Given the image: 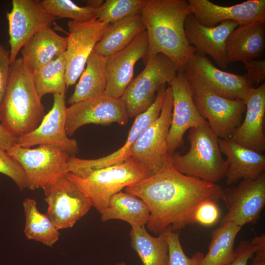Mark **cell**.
<instances>
[{
    "label": "cell",
    "mask_w": 265,
    "mask_h": 265,
    "mask_svg": "<svg viewBox=\"0 0 265 265\" xmlns=\"http://www.w3.org/2000/svg\"><path fill=\"white\" fill-rule=\"evenodd\" d=\"M142 199L150 210L147 227L158 235L168 229L178 231L191 223L203 201L221 200L223 189L216 183L186 175L173 166L169 156L155 174L125 188Z\"/></svg>",
    "instance_id": "1"
},
{
    "label": "cell",
    "mask_w": 265,
    "mask_h": 265,
    "mask_svg": "<svg viewBox=\"0 0 265 265\" xmlns=\"http://www.w3.org/2000/svg\"><path fill=\"white\" fill-rule=\"evenodd\" d=\"M192 14L187 0H143L140 11L148 40L145 60L157 54L168 57L184 70L197 52L186 38L185 23Z\"/></svg>",
    "instance_id": "2"
},
{
    "label": "cell",
    "mask_w": 265,
    "mask_h": 265,
    "mask_svg": "<svg viewBox=\"0 0 265 265\" xmlns=\"http://www.w3.org/2000/svg\"><path fill=\"white\" fill-rule=\"evenodd\" d=\"M45 115L32 73L21 57L11 64L8 86L0 106V124L17 138L36 129Z\"/></svg>",
    "instance_id": "3"
},
{
    "label": "cell",
    "mask_w": 265,
    "mask_h": 265,
    "mask_svg": "<svg viewBox=\"0 0 265 265\" xmlns=\"http://www.w3.org/2000/svg\"><path fill=\"white\" fill-rule=\"evenodd\" d=\"M218 139L208 125L191 128L188 135L190 148L187 153L174 152L169 154V158L179 172L216 183L225 178L227 170Z\"/></svg>",
    "instance_id": "4"
},
{
    "label": "cell",
    "mask_w": 265,
    "mask_h": 265,
    "mask_svg": "<svg viewBox=\"0 0 265 265\" xmlns=\"http://www.w3.org/2000/svg\"><path fill=\"white\" fill-rule=\"evenodd\" d=\"M66 176L89 199L92 207L101 213L113 195L150 175L138 160L130 157L118 164L81 175L68 172Z\"/></svg>",
    "instance_id": "5"
},
{
    "label": "cell",
    "mask_w": 265,
    "mask_h": 265,
    "mask_svg": "<svg viewBox=\"0 0 265 265\" xmlns=\"http://www.w3.org/2000/svg\"><path fill=\"white\" fill-rule=\"evenodd\" d=\"M22 166L27 179V188L42 189L54 184L69 172L71 155L54 146L40 145L35 148L17 143L7 151Z\"/></svg>",
    "instance_id": "6"
},
{
    "label": "cell",
    "mask_w": 265,
    "mask_h": 265,
    "mask_svg": "<svg viewBox=\"0 0 265 265\" xmlns=\"http://www.w3.org/2000/svg\"><path fill=\"white\" fill-rule=\"evenodd\" d=\"M145 61V68L132 80L120 98L129 117H136L146 110L154 102L159 88L169 84L178 71L174 62L161 53Z\"/></svg>",
    "instance_id": "7"
},
{
    "label": "cell",
    "mask_w": 265,
    "mask_h": 265,
    "mask_svg": "<svg viewBox=\"0 0 265 265\" xmlns=\"http://www.w3.org/2000/svg\"><path fill=\"white\" fill-rule=\"evenodd\" d=\"M184 71L191 89L208 91L227 98L243 100L252 88L245 75L219 69L206 55L197 52L188 61Z\"/></svg>",
    "instance_id": "8"
},
{
    "label": "cell",
    "mask_w": 265,
    "mask_h": 265,
    "mask_svg": "<svg viewBox=\"0 0 265 265\" xmlns=\"http://www.w3.org/2000/svg\"><path fill=\"white\" fill-rule=\"evenodd\" d=\"M172 107V92L168 85L159 116L142 132L130 150V157L138 160L150 176L161 168L169 156L167 137Z\"/></svg>",
    "instance_id": "9"
},
{
    "label": "cell",
    "mask_w": 265,
    "mask_h": 265,
    "mask_svg": "<svg viewBox=\"0 0 265 265\" xmlns=\"http://www.w3.org/2000/svg\"><path fill=\"white\" fill-rule=\"evenodd\" d=\"M43 190L46 214L58 230L73 227L92 207L89 199L66 176Z\"/></svg>",
    "instance_id": "10"
},
{
    "label": "cell",
    "mask_w": 265,
    "mask_h": 265,
    "mask_svg": "<svg viewBox=\"0 0 265 265\" xmlns=\"http://www.w3.org/2000/svg\"><path fill=\"white\" fill-rule=\"evenodd\" d=\"M111 24L97 18L86 22L69 21L66 58L67 87L74 84L83 72L93 50Z\"/></svg>",
    "instance_id": "11"
},
{
    "label": "cell",
    "mask_w": 265,
    "mask_h": 265,
    "mask_svg": "<svg viewBox=\"0 0 265 265\" xmlns=\"http://www.w3.org/2000/svg\"><path fill=\"white\" fill-rule=\"evenodd\" d=\"M228 212L220 224L233 223L239 227L254 224L265 206V173L254 180H243L236 187L223 189L222 199Z\"/></svg>",
    "instance_id": "12"
},
{
    "label": "cell",
    "mask_w": 265,
    "mask_h": 265,
    "mask_svg": "<svg viewBox=\"0 0 265 265\" xmlns=\"http://www.w3.org/2000/svg\"><path fill=\"white\" fill-rule=\"evenodd\" d=\"M171 88L173 107L171 125L167 137L169 154L184 145L183 136L188 130L209 126L197 109L191 88L184 70H179L168 84Z\"/></svg>",
    "instance_id": "13"
},
{
    "label": "cell",
    "mask_w": 265,
    "mask_h": 265,
    "mask_svg": "<svg viewBox=\"0 0 265 265\" xmlns=\"http://www.w3.org/2000/svg\"><path fill=\"white\" fill-rule=\"evenodd\" d=\"M10 60L12 63L24 45L38 31L51 27L56 18L46 12L38 0H12L6 13Z\"/></svg>",
    "instance_id": "14"
},
{
    "label": "cell",
    "mask_w": 265,
    "mask_h": 265,
    "mask_svg": "<svg viewBox=\"0 0 265 265\" xmlns=\"http://www.w3.org/2000/svg\"><path fill=\"white\" fill-rule=\"evenodd\" d=\"M195 104L219 138L231 139L241 124L245 105L243 100L231 99L208 91L191 89Z\"/></svg>",
    "instance_id": "15"
},
{
    "label": "cell",
    "mask_w": 265,
    "mask_h": 265,
    "mask_svg": "<svg viewBox=\"0 0 265 265\" xmlns=\"http://www.w3.org/2000/svg\"><path fill=\"white\" fill-rule=\"evenodd\" d=\"M129 117L126 106L120 98L104 94L71 105L67 107L66 131L72 135L80 127L89 124L126 125Z\"/></svg>",
    "instance_id": "16"
},
{
    "label": "cell",
    "mask_w": 265,
    "mask_h": 265,
    "mask_svg": "<svg viewBox=\"0 0 265 265\" xmlns=\"http://www.w3.org/2000/svg\"><path fill=\"white\" fill-rule=\"evenodd\" d=\"M166 84L158 90L153 104L144 111L135 117L124 144L111 154L95 159H83L71 156L69 160V172L81 175L88 172L118 164L130 157V150L142 132L159 116L164 100Z\"/></svg>",
    "instance_id": "17"
},
{
    "label": "cell",
    "mask_w": 265,
    "mask_h": 265,
    "mask_svg": "<svg viewBox=\"0 0 265 265\" xmlns=\"http://www.w3.org/2000/svg\"><path fill=\"white\" fill-rule=\"evenodd\" d=\"M51 109L44 115L38 127L17 138L21 146L30 148L36 145L58 147L73 156L78 152L77 141L68 137L66 131L67 107L65 94H54Z\"/></svg>",
    "instance_id": "18"
},
{
    "label": "cell",
    "mask_w": 265,
    "mask_h": 265,
    "mask_svg": "<svg viewBox=\"0 0 265 265\" xmlns=\"http://www.w3.org/2000/svg\"><path fill=\"white\" fill-rule=\"evenodd\" d=\"M148 52V40L145 30L125 48L107 58V84L104 95L120 98L132 80L136 62L145 58Z\"/></svg>",
    "instance_id": "19"
},
{
    "label": "cell",
    "mask_w": 265,
    "mask_h": 265,
    "mask_svg": "<svg viewBox=\"0 0 265 265\" xmlns=\"http://www.w3.org/2000/svg\"><path fill=\"white\" fill-rule=\"evenodd\" d=\"M192 15L201 25L214 26L233 21L238 25L265 21V0H248L231 6H222L208 0H188Z\"/></svg>",
    "instance_id": "20"
},
{
    "label": "cell",
    "mask_w": 265,
    "mask_h": 265,
    "mask_svg": "<svg viewBox=\"0 0 265 265\" xmlns=\"http://www.w3.org/2000/svg\"><path fill=\"white\" fill-rule=\"evenodd\" d=\"M238 26L236 22L227 21L214 26H206L191 14L186 20L185 31L188 44L197 52L210 55L219 67L226 68L229 65L226 55V41Z\"/></svg>",
    "instance_id": "21"
},
{
    "label": "cell",
    "mask_w": 265,
    "mask_h": 265,
    "mask_svg": "<svg viewBox=\"0 0 265 265\" xmlns=\"http://www.w3.org/2000/svg\"><path fill=\"white\" fill-rule=\"evenodd\" d=\"M245 115L232 139L237 143L262 153L265 150L264 131L265 115V83L252 87L243 100Z\"/></svg>",
    "instance_id": "22"
},
{
    "label": "cell",
    "mask_w": 265,
    "mask_h": 265,
    "mask_svg": "<svg viewBox=\"0 0 265 265\" xmlns=\"http://www.w3.org/2000/svg\"><path fill=\"white\" fill-rule=\"evenodd\" d=\"M222 154L227 158V184L231 185L240 180H254L264 173L265 156L262 153L241 146L232 139L219 138Z\"/></svg>",
    "instance_id": "23"
},
{
    "label": "cell",
    "mask_w": 265,
    "mask_h": 265,
    "mask_svg": "<svg viewBox=\"0 0 265 265\" xmlns=\"http://www.w3.org/2000/svg\"><path fill=\"white\" fill-rule=\"evenodd\" d=\"M265 43V21L238 25L229 34L225 43L228 64L260 58Z\"/></svg>",
    "instance_id": "24"
},
{
    "label": "cell",
    "mask_w": 265,
    "mask_h": 265,
    "mask_svg": "<svg viewBox=\"0 0 265 265\" xmlns=\"http://www.w3.org/2000/svg\"><path fill=\"white\" fill-rule=\"evenodd\" d=\"M67 37L62 36L51 27L36 32L22 47L21 58L32 73L64 53Z\"/></svg>",
    "instance_id": "25"
},
{
    "label": "cell",
    "mask_w": 265,
    "mask_h": 265,
    "mask_svg": "<svg viewBox=\"0 0 265 265\" xmlns=\"http://www.w3.org/2000/svg\"><path fill=\"white\" fill-rule=\"evenodd\" d=\"M101 214L103 222L119 219L127 222L132 227H141L148 223L150 210L140 198L129 192L120 191L110 198Z\"/></svg>",
    "instance_id": "26"
},
{
    "label": "cell",
    "mask_w": 265,
    "mask_h": 265,
    "mask_svg": "<svg viewBox=\"0 0 265 265\" xmlns=\"http://www.w3.org/2000/svg\"><path fill=\"white\" fill-rule=\"evenodd\" d=\"M107 58L94 52L91 54L74 92L68 100L69 104L104 94L107 84Z\"/></svg>",
    "instance_id": "27"
},
{
    "label": "cell",
    "mask_w": 265,
    "mask_h": 265,
    "mask_svg": "<svg viewBox=\"0 0 265 265\" xmlns=\"http://www.w3.org/2000/svg\"><path fill=\"white\" fill-rule=\"evenodd\" d=\"M145 30V26L140 13L111 24L93 52L108 57L125 48Z\"/></svg>",
    "instance_id": "28"
},
{
    "label": "cell",
    "mask_w": 265,
    "mask_h": 265,
    "mask_svg": "<svg viewBox=\"0 0 265 265\" xmlns=\"http://www.w3.org/2000/svg\"><path fill=\"white\" fill-rule=\"evenodd\" d=\"M241 229L233 223L228 222L214 229L208 252L198 265H227L233 262L237 256L235 241Z\"/></svg>",
    "instance_id": "29"
},
{
    "label": "cell",
    "mask_w": 265,
    "mask_h": 265,
    "mask_svg": "<svg viewBox=\"0 0 265 265\" xmlns=\"http://www.w3.org/2000/svg\"><path fill=\"white\" fill-rule=\"evenodd\" d=\"M130 235L131 246L143 265H167L168 246L164 232L153 237L145 226L133 227Z\"/></svg>",
    "instance_id": "30"
},
{
    "label": "cell",
    "mask_w": 265,
    "mask_h": 265,
    "mask_svg": "<svg viewBox=\"0 0 265 265\" xmlns=\"http://www.w3.org/2000/svg\"><path fill=\"white\" fill-rule=\"evenodd\" d=\"M23 206L25 215L24 233L27 239L52 247L59 239V230L46 214L38 210L35 199H25Z\"/></svg>",
    "instance_id": "31"
},
{
    "label": "cell",
    "mask_w": 265,
    "mask_h": 265,
    "mask_svg": "<svg viewBox=\"0 0 265 265\" xmlns=\"http://www.w3.org/2000/svg\"><path fill=\"white\" fill-rule=\"evenodd\" d=\"M39 97L48 94H65L66 58L65 53L32 73Z\"/></svg>",
    "instance_id": "32"
},
{
    "label": "cell",
    "mask_w": 265,
    "mask_h": 265,
    "mask_svg": "<svg viewBox=\"0 0 265 265\" xmlns=\"http://www.w3.org/2000/svg\"><path fill=\"white\" fill-rule=\"evenodd\" d=\"M41 5L56 18H68L76 22H86L97 18L98 10L86 5L80 6L70 0H43Z\"/></svg>",
    "instance_id": "33"
},
{
    "label": "cell",
    "mask_w": 265,
    "mask_h": 265,
    "mask_svg": "<svg viewBox=\"0 0 265 265\" xmlns=\"http://www.w3.org/2000/svg\"><path fill=\"white\" fill-rule=\"evenodd\" d=\"M143 0H106L98 10L97 19L114 24L140 13Z\"/></svg>",
    "instance_id": "34"
},
{
    "label": "cell",
    "mask_w": 265,
    "mask_h": 265,
    "mask_svg": "<svg viewBox=\"0 0 265 265\" xmlns=\"http://www.w3.org/2000/svg\"><path fill=\"white\" fill-rule=\"evenodd\" d=\"M168 246L167 265H198L204 254L200 252L188 257L185 253L179 239V233L168 229L164 232Z\"/></svg>",
    "instance_id": "35"
},
{
    "label": "cell",
    "mask_w": 265,
    "mask_h": 265,
    "mask_svg": "<svg viewBox=\"0 0 265 265\" xmlns=\"http://www.w3.org/2000/svg\"><path fill=\"white\" fill-rule=\"evenodd\" d=\"M0 173L11 179L20 190L27 188V179L22 166L6 150L0 148Z\"/></svg>",
    "instance_id": "36"
},
{
    "label": "cell",
    "mask_w": 265,
    "mask_h": 265,
    "mask_svg": "<svg viewBox=\"0 0 265 265\" xmlns=\"http://www.w3.org/2000/svg\"><path fill=\"white\" fill-rule=\"evenodd\" d=\"M217 202L212 200L202 202L196 209L191 223H197L204 226H211L218 220L220 212Z\"/></svg>",
    "instance_id": "37"
},
{
    "label": "cell",
    "mask_w": 265,
    "mask_h": 265,
    "mask_svg": "<svg viewBox=\"0 0 265 265\" xmlns=\"http://www.w3.org/2000/svg\"><path fill=\"white\" fill-rule=\"evenodd\" d=\"M247 70L245 75L252 87L265 80V61L260 58L253 59L242 62Z\"/></svg>",
    "instance_id": "38"
},
{
    "label": "cell",
    "mask_w": 265,
    "mask_h": 265,
    "mask_svg": "<svg viewBox=\"0 0 265 265\" xmlns=\"http://www.w3.org/2000/svg\"><path fill=\"white\" fill-rule=\"evenodd\" d=\"M11 64L9 50L0 43V106L8 86Z\"/></svg>",
    "instance_id": "39"
},
{
    "label": "cell",
    "mask_w": 265,
    "mask_h": 265,
    "mask_svg": "<svg viewBox=\"0 0 265 265\" xmlns=\"http://www.w3.org/2000/svg\"><path fill=\"white\" fill-rule=\"evenodd\" d=\"M255 249V245L252 240L242 241L235 250L236 258L227 265H248V262L252 258Z\"/></svg>",
    "instance_id": "40"
},
{
    "label": "cell",
    "mask_w": 265,
    "mask_h": 265,
    "mask_svg": "<svg viewBox=\"0 0 265 265\" xmlns=\"http://www.w3.org/2000/svg\"><path fill=\"white\" fill-rule=\"evenodd\" d=\"M252 241L255 245L251 265H265V235L254 238Z\"/></svg>",
    "instance_id": "41"
},
{
    "label": "cell",
    "mask_w": 265,
    "mask_h": 265,
    "mask_svg": "<svg viewBox=\"0 0 265 265\" xmlns=\"http://www.w3.org/2000/svg\"><path fill=\"white\" fill-rule=\"evenodd\" d=\"M17 138L0 124V148L6 151L17 143Z\"/></svg>",
    "instance_id": "42"
},
{
    "label": "cell",
    "mask_w": 265,
    "mask_h": 265,
    "mask_svg": "<svg viewBox=\"0 0 265 265\" xmlns=\"http://www.w3.org/2000/svg\"><path fill=\"white\" fill-rule=\"evenodd\" d=\"M104 0H88L86 1V5L94 8L98 9L103 3Z\"/></svg>",
    "instance_id": "43"
},
{
    "label": "cell",
    "mask_w": 265,
    "mask_h": 265,
    "mask_svg": "<svg viewBox=\"0 0 265 265\" xmlns=\"http://www.w3.org/2000/svg\"><path fill=\"white\" fill-rule=\"evenodd\" d=\"M115 265H127L124 262H119V263H116Z\"/></svg>",
    "instance_id": "44"
}]
</instances>
